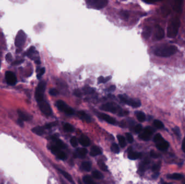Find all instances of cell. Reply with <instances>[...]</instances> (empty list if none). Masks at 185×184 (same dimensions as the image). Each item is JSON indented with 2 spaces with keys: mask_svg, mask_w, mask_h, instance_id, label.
<instances>
[{
  "mask_svg": "<svg viewBox=\"0 0 185 184\" xmlns=\"http://www.w3.org/2000/svg\"><path fill=\"white\" fill-rule=\"evenodd\" d=\"M177 48L174 46H165L155 49L154 53L155 55L161 57H170L176 53Z\"/></svg>",
  "mask_w": 185,
  "mask_h": 184,
  "instance_id": "1",
  "label": "cell"
},
{
  "mask_svg": "<svg viewBox=\"0 0 185 184\" xmlns=\"http://www.w3.org/2000/svg\"><path fill=\"white\" fill-rule=\"evenodd\" d=\"M100 109L105 111L112 112L113 114L118 113L120 116H123L125 114H128L127 111H123L119 105L114 102H109L104 104L101 105Z\"/></svg>",
  "mask_w": 185,
  "mask_h": 184,
  "instance_id": "2",
  "label": "cell"
},
{
  "mask_svg": "<svg viewBox=\"0 0 185 184\" xmlns=\"http://www.w3.org/2000/svg\"><path fill=\"white\" fill-rule=\"evenodd\" d=\"M181 22L178 18L172 19L167 28V36L170 38L176 37L179 32V29L180 26Z\"/></svg>",
  "mask_w": 185,
  "mask_h": 184,
  "instance_id": "3",
  "label": "cell"
},
{
  "mask_svg": "<svg viewBox=\"0 0 185 184\" xmlns=\"http://www.w3.org/2000/svg\"><path fill=\"white\" fill-rule=\"evenodd\" d=\"M46 87V83L45 81H41L38 84L37 88L36 89L35 93V97L36 101L38 103H40L42 101H44V94Z\"/></svg>",
  "mask_w": 185,
  "mask_h": 184,
  "instance_id": "4",
  "label": "cell"
},
{
  "mask_svg": "<svg viewBox=\"0 0 185 184\" xmlns=\"http://www.w3.org/2000/svg\"><path fill=\"white\" fill-rule=\"evenodd\" d=\"M118 97L123 103L132 107L137 108L140 107L141 105V101L138 99L130 98L124 94H119Z\"/></svg>",
  "mask_w": 185,
  "mask_h": 184,
  "instance_id": "5",
  "label": "cell"
},
{
  "mask_svg": "<svg viewBox=\"0 0 185 184\" xmlns=\"http://www.w3.org/2000/svg\"><path fill=\"white\" fill-rule=\"evenodd\" d=\"M56 106L58 108V109L64 112L66 114L68 115H73L75 113L74 109L67 105L64 102L61 100L57 101L56 102Z\"/></svg>",
  "mask_w": 185,
  "mask_h": 184,
  "instance_id": "6",
  "label": "cell"
},
{
  "mask_svg": "<svg viewBox=\"0 0 185 184\" xmlns=\"http://www.w3.org/2000/svg\"><path fill=\"white\" fill-rule=\"evenodd\" d=\"M86 3L89 6L94 9H101L107 6L108 1L107 0H88Z\"/></svg>",
  "mask_w": 185,
  "mask_h": 184,
  "instance_id": "7",
  "label": "cell"
},
{
  "mask_svg": "<svg viewBox=\"0 0 185 184\" xmlns=\"http://www.w3.org/2000/svg\"><path fill=\"white\" fill-rule=\"evenodd\" d=\"M26 41V35L23 31L21 30L18 32L16 36L15 46L18 48H22Z\"/></svg>",
  "mask_w": 185,
  "mask_h": 184,
  "instance_id": "8",
  "label": "cell"
},
{
  "mask_svg": "<svg viewBox=\"0 0 185 184\" xmlns=\"http://www.w3.org/2000/svg\"><path fill=\"white\" fill-rule=\"evenodd\" d=\"M26 55L31 59H33L35 63L38 64H40V58L39 57V54L38 51L36 50V49L34 46H31L30 48L27 50Z\"/></svg>",
  "mask_w": 185,
  "mask_h": 184,
  "instance_id": "9",
  "label": "cell"
},
{
  "mask_svg": "<svg viewBox=\"0 0 185 184\" xmlns=\"http://www.w3.org/2000/svg\"><path fill=\"white\" fill-rule=\"evenodd\" d=\"M41 111L47 116H49L52 114V110L48 103L45 101L38 103Z\"/></svg>",
  "mask_w": 185,
  "mask_h": 184,
  "instance_id": "10",
  "label": "cell"
},
{
  "mask_svg": "<svg viewBox=\"0 0 185 184\" xmlns=\"http://www.w3.org/2000/svg\"><path fill=\"white\" fill-rule=\"evenodd\" d=\"M18 114L19 117L18 123L21 126L23 125V122L30 121L31 119V116L30 114L23 111L22 110H18Z\"/></svg>",
  "mask_w": 185,
  "mask_h": 184,
  "instance_id": "11",
  "label": "cell"
},
{
  "mask_svg": "<svg viewBox=\"0 0 185 184\" xmlns=\"http://www.w3.org/2000/svg\"><path fill=\"white\" fill-rule=\"evenodd\" d=\"M5 78L7 84L10 86H14L17 82V79L16 76L13 72L8 71L6 72Z\"/></svg>",
  "mask_w": 185,
  "mask_h": 184,
  "instance_id": "12",
  "label": "cell"
},
{
  "mask_svg": "<svg viewBox=\"0 0 185 184\" xmlns=\"http://www.w3.org/2000/svg\"><path fill=\"white\" fill-rule=\"evenodd\" d=\"M156 144H157L156 146L157 149L162 151H165L170 146V143L168 142L167 141L165 140L164 139L160 141V142H158Z\"/></svg>",
  "mask_w": 185,
  "mask_h": 184,
  "instance_id": "13",
  "label": "cell"
},
{
  "mask_svg": "<svg viewBox=\"0 0 185 184\" xmlns=\"http://www.w3.org/2000/svg\"><path fill=\"white\" fill-rule=\"evenodd\" d=\"M100 118L103 119L105 121H106V122L112 124V125H115L117 123V121L114 118H113L112 117L109 116L108 114H100L99 115Z\"/></svg>",
  "mask_w": 185,
  "mask_h": 184,
  "instance_id": "14",
  "label": "cell"
},
{
  "mask_svg": "<svg viewBox=\"0 0 185 184\" xmlns=\"http://www.w3.org/2000/svg\"><path fill=\"white\" fill-rule=\"evenodd\" d=\"M77 116L79 117L80 118L83 120L84 121H86L88 123H90L92 122V118L89 115H88L84 111H80L77 112Z\"/></svg>",
  "mask_w": 185,
  "mask_h": 184,
  "instance_id": "15",
  "label": "cell"
},
{
  "mask_svg": "<svg viewBox=\"0 0 185 184\" xmlns=\"http://www.w3.org/2000/svg\"><path fill=\"white\" fill-rule=\"evenodd\" d=\"M87 153L88 151L85 148H79L77 149L74 153V157L79 158H84L87 155Z\"/></svg>",
  "mask_w": 185,
  "mask_h": 184,
  "instance_id": "16",
  "label": "cell"
},
{
  "mask_svg": "<svg viewBox=\"0 0 185 184\" xmlns=\"http://www.w3.org/2000/svg\"><path fill=\"white\" fill-rule=\"evenodd\" d=\"M155 36H156L157 40H158L162 39L165 36V32H164L163 29L162 28L161 26L159 25H157L156 26Z\"/></svg>",
  "mask_w": 185,
  "mask_h": 184,
  "instance_id": "17",
  "label": "cell"
},
{
  "mask_svg": "<svg viewBox=\"0 0 185 184\" xmlns=\"http://www.w3.org/2000/svg\"><path fill=\"white\" fill-rule=\"evenodd\" d=\"M141 154L137 152L133 151L132 150H130L128 152V157L130 160H136L141 157Z\"/></svg>",
  "mask_w": 185,
  "mask_h": 184,
  "instance_id": "18",
  "label": "cell"
},
{
  "mask_svg": "<svg viewBox=\"0 0 185 184\" xmlns=\"http://www.w3.org/2000/svg\"><path fill=\"white\" fill-rule=\"evenodd\" d=\"M79 142L80 144L84 147L88 146L90 144L89 139L86 136H81L80 138Z\"/></svg>",
  "mask_w": 185,
  "mask_h": 184,
  "instance_id": "19",
  "label": "cell"
},
{
  "mask_svg": "<svg viewBox=\"0 0 185 184\" xmlns=\"http://www.w3.org/2000/svg\"><path fill=\"white\" fill-rule=\"evenodd\" d=\"M58 170H59V171L61 174L62 175H63L68 182H70L71 184H75V182L74 181L73 178L72 177V176L68 173H67L66 171L62 170L61 169H58Z\"/></svg>",
  "mask_w": 185,
  "mask_h": 184,
  "instance_id": "20",
  "label": "cell"
},
{
  "mask_svg": "<svg viewBox=\"0 0 185 184\" xmlns=\"http://www.w3.org/2000/svg\"><path fill=\"white\" fill-rule=\"evenodd\" d=\"M101 154H102V151L100 147L96 146L92 147V148L91 149V150H90V156L95 157V156H98V155H100Z\"/></svg>",
  "mask_w": 185,
  "mask_h": 184,
  "instance_id": "21",
  "label": "cell"
},
{
  "mask_svg": "<svg viewBox=\"0 0 185 184\" xmlns=\"http://www.w3.org/2000/svg\"><path fill=\"white\" fill-rule=\"evenodd\" d=\"M182 4H183V2L181 1H176L175 2V3L174 4V6H173V9L174 10V11H176L178 13H180L182 12V10H183V8H182Z\"/></svg>",
  "mask_w": 185,
  "mask_h": 184,
  "instance_id": "22",
  "label": "cell"
},
{
  "mask_svg": "<svg viewBox=\"0 0 185 184\" xmlns=\"http://www.w3.org/2000/svg\"><path fill=\"white\" fill-rule=\"evenodd\" d=\"M44 127L43 126H37V127H34L32 129V131L34 134H38L39 136H42L44 133Z\"/></svg>",
  "mask_w": 185,
  "mask_h": 184,
  "instance_id": "23",
  "label": "cell"
},
{
  "mask_svg": "<svg viewBox=\"0 0 185 184\" xmlns=\"http://www.w3.org/2000/svg\"><path fill=\"white\" fill-rule=\"evenodd\" d=\"M52 139L55 142V144H56L55 145L59 147L60 149H65L66 147V146L64 144V142H62L61 140H60L59 139H57L56 137H53Z\"/></svg>",
  "mask_w": 185,
  "mask_h": 184,
  "instance_id": "24",
  "label": "cell"
},
{
  "mask_svg": "<svg viewBox=\"0 0 185 184\" xmlns=\"http://www.w3.org/2000/svg\"><path fill=\"white\" fill-rule=\"evenodd\" d=\"M152 32V29L150 26H146L145 28L143 29V32H142V35L143 38L145 39H148L150 38V34Z\"/></svg>",
  "mask_w": 185,
  "mask_h": 184,
  "instance_id": "25",
  "label": "cell"
},
{
  "mask_svg": "<svg viewBox=\"0 0 185 184\" xmlns=\"http://www.w3.org/2000/svg\"><path fill=\"white\" fill-rule=\"evenodd\" d=\"M167 178L170 179L172 180H180L183 178V174H180V173H173L171 174H168L167 176Z\"/></svg>",
  "mask_w": 185,
  "mask_h": 184,
  "instance_id": "26",
  "label": "cell"
},
{
  "mask_svg": "<svg viewBox=\"0 0 185 184\" xmlns=\"http://www.w3.org/2000/svg\"><path fill=\"white\" fill-rule=\"evenodd\" d=\"M82 91L85 94H92L95 92V89L90 88L89 86H86L82 89Z\"/></svg>",
  "mask_w": 185,
  "mask_h": 184,
  "instance_id": "27",
  "label": "cell"
},
{
  "mask_svg": "<svg viewBox=\"0 0 185 184\" xmlns=\"http://www.w3.org/2000/svg\"><path fill=\"white\" fill-rule=\"evenodd\" d=\"M82 168L86 171H90L92 169V164L89 162H84L82 163Z\"/></svg>",
  "mask_w": 185,
  "mask_h": 184,
  "instance_id": "28",
  "label": "cell"
},
{
  "mask_svg": "<svg viewBox=\"0 0 185 184\" xmlns=\"http://www.w3.org/2000/svg\"><path fill=\"white\" fill-rule=\"evenodd\" d=\"M137 119L140 122H143L146 120V115L143 112L138 111L136 113Z\"/></svg>",
  "mask_w": 185,
  "mask_h": 184,
  "instance_id": "29",
  "label": "cell"
},
{
  "mask_svg": "<svg viewBox=\"0 0 185 184\" xmlns=\"http://www.w3.org/2000/svg\"><path fill=\"white\" fill-rule=\"evenodd\" d=\"M161 11L164 16H167L171 13V9L167 6H163L161 7Z\"/></svg>",
  "mask_w": 185,
  "mask_h": 184,
  "instance_id": "30",
  "label": "cell"
},
{
  "mask_svg": "<svg viewBox=\"0 0 185 184\" xmlns=\"http://www.w3.org/2000/svg\"><path fill=\"white\" fill-rule=\"evenodd\" d=\"M117 139L119 140V144L122 147H124L126 146V140L124 137L121 135L117 136Z\"/></svg>",
  "mask_w": 185,
  "mask_h": 184,
  "instance_id": "31",
  "label": "cell"
},
{
  "mask_svg": "<svg viewBox=\"0 0 185 184\" xmlns=\"http://www.w3.org/2000/svg\"><path fill=\"white\" fill-rule=\"evenodd\" d=\"M92 175L93 177L95 179H101L104 178V175H102V174L99 171H97V170L92 172Z\"/></svg>",
  "mask_w": 185,
  "mask_h": 184,
  "instance_id": "32",
  "label": "cell"
},
{
  "mask_svg": "<svg viewBox=\"0 0 185 184\" xmlns=\"http://www.w3.org/2000/svg\"><path fill=\"white\" fill-rule=\"evenodd\" d=\"M154 131H155V130L153 127H150V126H147V127H146L145 129L143 130V132L145 134H147V135L150 136V137L152 136Z\"/></svg>",
  "mask_w": 185,
  "mask_h": 184,
  "instance_id": "33",
  "label": "cell"
},
{
  "mask_svg": "<svg viewBox=\"0 0 185 184\" xmlns=\"http://www.w3.org/2000/svg\"><path fill=\"white\" fill-rule=\"evenodd\" d=\"M111 78H112L111 76H108L106 78H104L103 76H100L98 78V79H97L98 83H106L111 79Z\"/></svg>",
  "mask_w": 185,
  "mask_h": 184,
  "instance_id": "34",
  "label": "cell"
},
{
  "mask_svg": "<svg viewBox=\"0 0 185 184\" xmlns=\"http://www.w3.org/2000/svg\"><path fill=\"white\" fill-rule=\"evenodd\" d=\"M83 181L85 184H97L92 180V179L89 176H84L83 178Z\"/></svg>",
  "mask_w": 185,
  "mask_h": 184,
  "instance_id": "35",
  "label": "cell"
},
{
  "mask_svg": "<svg viewBox=\"0 0 185 184\" xmlns=\"http://www.w3.org/2000/svg\"><path fill=\"white\" fill-rule=\"evenodd\" d=\"M153 124H154L155 127H156L157 129H162L164 127L163 123H162L161 121H159V120H155L154 122H153Z\"/></svg>",
  "mask_w": 185,
  "mask_h": 184,
  "instance_id": "36",
  "label": "cell"
},
{
  "mask_svg": "<svg viewBox=\"0 0 185 184\" xmlns=\"http://www.w3.org/2000/svg\"><path fill=\"white\" fill-rule=\"evenodd\" d=\"M111 150L113 152H114L115 154H119L120 149H119L118 145H117L115 143H113L111 146Z\"/></svg>",
  "mask_w": 185,
  "mask_h": 184,
  "instance_id": "37",
  "label": "cell"
},
{
  "mask_svg": "<svg viewBox=\"0 0 185 184\" xmlns=\"http://www.w3.org/2000/svg\"><path fill=\"white\" fill-rule=\"evenodd\" d=\"M64 129L65 131L68 132H73L74 131V127H73L72 125L69 124V123H66L64 125Z\"/></svg>",
  "mask_w": 185,
  "mask_h": 184,
  "instance_id": "38",
  "label": "cell"
},
{
  "mask_svg": "<svg viewBox=\"0 0 185 184\" xmlns=\"http://www.w3.org/2000/svg\"><path fill=\"white\" fill-rule=\"evenodd\" d=\"M161 167V162H158L157 164H154L153 166L152 167V171H153L155 173H157V172H159V171Z\"/></svg>",
  "mask_w": 185,
  "mask_h": 184,
  "instance_id": "39",
  "label": "cell"
},
{
  "mask_svg": "<svg viewBox=\"0 0 185 184\" xmlns=\"http://www.w3.org/2000/svg\"><path fill=\"white\" fill-rule=\"evenodd\" d=\"M139 138H140L142 140H145V141H148L150 139V136H148L147 134H145L144 132L139 134Z\"/></svg>",
  "mask_w": 185,
  "mask_h": 184,
  "instance_id": "40",
  "label": "cell"
},
{
  "mask_svg": "<svg viewBox=\"0 0 185 184\" xmlns=\"http://www.w3.org/2000/svg\"><path fill=\"white\" fill-rule=\"evenodd\" d=\"M51 152L53 154H54L55 155H56L61 150L59 147H58L56 145H53L51 147Z\"/></svg>",
  "mask_w": 185,
  "mask_h": 184,
  "instance_id": "41",
  "label": "cell"
},
{
  "mask_svg": "<svg viewBox=\"0 0 185 184\" xmlns=\"http://www.w3.org/2000/svg\"><path fill=\"white\" fill-rule=\"evenodd\" d=\"M163 139V138H162L161 134H155V136H154V138H153V141H154V142L157 144L158 142H160Z\"/></svg>",
  "mask_w": 185,
  "mask_h": 184,
  "instance_id": "42",
  "label": "cell"
},
{
  "mask_svg": "<svg viewBox=\"0 0 185 184\" xmlns=\"http://www.w3.org/2000/svg\"><path fill=\"white\" fill-rule=\"evenodd\" d=\"M44 72H45V68H42L40 69H38L37 70V77H38V79H40L41 77H42L43 75L44 74Z\"/></svg>",
  "mask_w": 185,
  "mask_h": 184,
  "instance_id": "43",
  "label": "cell"
},
{
  "mask_svg": "<svg viewBox=\"0 0 185 184\" xmlns=\"http://www.w3.org/2000/svg\"><path fill=\"white\" fill-rule=\"evenodd\" d=\"M56 156H57L58 158L60 159H61V160H65L67 158L66 154H64V152L61 151H60Z\"/></svg>",
  "mask_w": 185,
  "mask_h": 184,
  "instance_id": "44",
  "label": "cell"
},
{
  "mask_svg": "<svg viewBox=\"0 0 185 184\" xmlns=\"http://www.w3.org/2000/svg\"><path fill=\"white\" fill-rule=\"evenodd\" d=\"M120 15H121V18H123V19H125L127 20L129 17V13H128V11L127 10H122L120 11Z\"/></svg>",
  "mask_w": 185,
  "mask_h": 184,
  "instance_id": "45",
  "label": "cell"
},
{
  "mask_svg": "<svg viewBox=\"0 0 185 184\" xmlns=\"http://www.w3.org/2000/svg\"><path fill=\"white\" fill-rule=\"evenodd\" d=\"M172 130H173V131L174 132V134H175L176 137H177L179 139H180L181 136V135L180 130L179 129V128L178 127L176 126V127L173 128V129H172Z\"/></svg>",
  "mask_w": 185,
  "mask_h": 184,
  "instance_id": "46",
  "label": "cell"
},
{
  "mask_svg": "<svg viewBox=\"0 0 185 184\" xmlns=\"http://www.w3.org/2000/svg\"><path fill=\"white\" fill-rule=\"evenodd\" d=\"M100 168L101 169L102 171H108V167L106 166V164L102 162H99L98 163Z\"/></svg>",
  "mask_w": 185,
  "mask_h": 184,
  "instance_id": "47",
  "label": "cell"
},
{
  "mask_svg": "<svg viewBox=\"0 0 185 184\" xmlns=\"http://www.w3.org/2000/svg\"><path fill=\"white\" fill-rule=\"evenodd\" d=\"M49 94H51V96H57V94H59V91L55 88H53V89H51V90H49Z\"/></svg>",
  "mask_w": 185,
  "mask_h": 184,
  "instance_id": "48",
  "label": "cell"
},
{
  "mask_svg": "<svg viewBox=\"0 0 185 184\" xmlns=\"http://www.w3.org/2000/svg\"><path fill=\"white\" fill-rule=\"evenodd\" d=\"M71 144L73 147H76L78 145V140H77V138H75V137H73V138H71Z\"/></svg>",
  "mask_w": 185,
  "mask_h": 184,
  "instance_id": "49",
  "label": "cell"
},
{
  "mask_svg": "<svg viewBox=\"0 0 185 184\" xmlns=\"http://www.w3.org/2000/svg\"><path fill=\"white\" fill-rule=\"evenodd\" d=\"M57 122H52V123L47 124L44 126L43 127H44V129H51V127H53V126H55L57 125Z\"/></svg>",
  "mask_w": 185,
  "mask_h": 184,
  "instance_id": "50",
  "label": "cell"
},
{
  "mask_svg": "<svg viewBox=\"0 0 185 184\" xmlns=\"http://www.w3.org/2000/svg\"><path fill=\"white\" fill-rule=\"evenodd\" d=\"M126 136L128 142L129 143H132L133 141H134V138H133L132 135L130 133H127V134H126Z\"/></svg>",
  "mask_w": 185,
  "mask_h": 184,
  "instance_id": "51",
  "label": "cell"
},
{
  "mask_svg": "<svg viewBox=\"0 0 185 184\" xmlns=\"http://www.w3.org/2000/svg\"><path fill=\"white\" fill-rule=\"evenodd\" d=\"M134 130L136 133H140L141 131L142 130V125L141 124H138V125H136V126L135 127Z\"/></svg>",
  "mask_w": 185,
  "mask_h": 184,
  "instance_id": "52",
  "label": "cell"
},
{
  "mask_svg": "<svg viewBox=\"0 0 185 184\" xmlns=\"http://www.w3.org/2000/svg\"><path fill=\"white\" fill-rule=\"evenodd\" d=\"M74 94L75 95V96L77 97H81L82 95V92L80 90V89H75L74 91Z\"/></svg>",
  "mask_w": 185,
  "mask_h": 184,
  "instance_id": "53",
  "label": "cell"
},
{
  "mask_svg": "<svg viewBox=\"0 0 185 184\" xmlns=\"http://www.w3.org/2000/svg\"><path fill=\"white\" fill-rule=\"evenodd\" d=\"M150 156L152 157V158H158L159 157V155L155 152L153 151V150H152V151H150Z\"/></svg>",
  "mask_w": 185,
  "mask_h": 184,
  "instance_id": "54",
  "label": "cell"
},
{
  "mask_svg": "<svg viewBox=\"0 0 185 184\" xmlns=\"http://www.w3.org/2000/svg\"><path fill=\"white\" fill-rule=\"evenodd\" d=\"M115 89H116V86H112L107 89V91L108 92H113L114 91Z\"/></svg>",
  "mask_w": 185,
  "mask_h": 184,
  "instance_id": "55",
  "label": "cell"
},
{
  "mask_svg": "<svg viewBox=\"0 0 185 184\" xmlns=\"http://www.w3.org/2000/svg\"><path fill=\"white\" fill-rule=\"evenodd\" d=\"M6 59H7V61L10 62L12 60V56H11V54H8L7 56H6Z\"/></svg>",
  "mask_w": 185,
  "mask_h": 184,
  "instance_id": "56",
  "label": "cell"
},
{
  "mask_svg": "<svg viewBox=\"0 0 185 184\" xmlns=\"http://www.w3.org/2000/svg\"><path fill=\"white\" fill-rule=\"evenodd\" d=\"M182 150H183V151L185 153V137L183 139V143H182Z\"/></svg>",
  "mask_w": 185,
  "mask_h": 184,
  "instance_id": "57",
  "label": "cell"
},
{
  "mask_svg": "<svg viewBox=\"0 0 185 184\" xmlns=\"http://www.w3.org/2000/svg\"><path fill=\"white\" fill-rule=\"evenodd\" d=\"M159 172H157V173H154L153 175V178H154V179H157V178L159 177Z\"/></svg>",
  "mask_w": 185,
  "mask_h": 184,
  "instance_id": "58",
  "label": "cell"
},
{
  "mask_svg": "<svg viewBox=\"0 0 185 184\" xmlns=\"http://www.w3.org/2000/svg\"><path fill=\"white\" fill-rule=\"evenodd\" d=\"M21 62H22L21 61L14 62L13 63V64H18L20 63H21Z\"/></svg>",
  "mask_w": 185,
  "mask_h": 184,
  "instance_id": "59",
  "label": "cell"
},
{
  "mask_svg": "<svg viewBox=\"0 0 185 184\" xmlns=\"http://www.w3.org/2000/svg\"><path fill=\"white\" fill-rule=\"evenodd\" d=\"M161 184H172L171 183H168V182H163L162 180H161Z\"/></svg>",
  "mask_w": 185,
  "mask_h": 184,
  "instance_id": "60",
  "label": "cell"
},
{
  "mask_svg": "<svg viewBox=\"0 0 185 184\" xmlns=\"http://www.w3.org/2000/svg\"><path fill=\"white\" fill-rule=\"evenodd\" d=\"M185 184V183H184V184Z\"/></svg>",
  "mask_w": 185,
  "mask_h": 184,
  "instance_id": "61",
  "label": "cell"
}]
</instances>
